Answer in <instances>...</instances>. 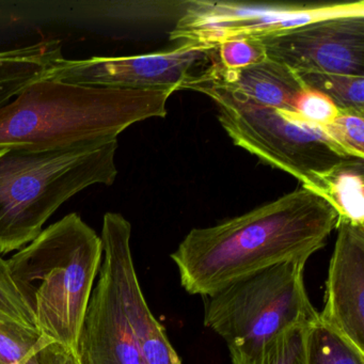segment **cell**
<instances>
[{
  "mask_svg": "<svg viewBox=\"0 0 364 364\" xmlns=\"http://www.w3.org/2000/svg\"><path fill=\"white\" fill-rule=\"evenodd\" d=\"M297 74L304 86L329 97L338 110L364 114V77L316 72Z\"/></svg>",
  "mask_w": 364,
  "mask_h": 364,
  "instance_id": "cell-17",
  "label": "cell"
},
{
  "mask_svg": "<svg viewBox=\"0 0 364 364\" xmlns=\"http://www.w3.org/2000/svg\"><path fill=\"white\" fill-rule=\"evenodd\" d=\"M294 110L302 120L318 127H327L340 112L329 97L308 87L298 95Z\"/></svg>",
  "mask_w": 364,
  "mask_h": 364,
  "instance_id": "cell-23",
  "label": "cell"
},
{
  "mask_svg": "<svg viewBox=\"0 0 364 364\" xmlns=\"http://www.w3.org/2000/svg\"><path fill=\"white\" fill-rule=\"evenodd\" d=\"M176 90H134L37 80L0 107V148L58 150L118 139L131 125L167 116Z\"/></svg>",
  "mask_w": 364,
  "mask_h": 364,
  "instance_id": "cell-2",
  "label": "cell"
},
{
  "mask_svg": "<svg viewBox=\"0 0 364 364\" xmlns=\"http://www.w3.org/2000/svg\"><path fill=\"white\" fill-rule=\"evenodd\" d=\"M364 159H353L326 178V200L338 218L364 225Z\"/></svg>",
  "mask_w": 364,
  "mask_h": 364,
  "instance_id": "cell-15",
  "label": "cell"
},
{
  "mask_svg": "<svg viewBox=\"0 0 364 364\" xmlns=\"http://www.w3.org/2000/svg\"><path fill=\"white\" fill-rule=\"evenodd\" d=\"M102 257L101 236L72 213L8 259L37 329L53 342L77 349Z\"/></svg>",
  "mask_w": 364,
  "mask_h": 364,
  "instance_id": "cell-3",
  "label": "cell"
},
{
  "mask_svg": "<svg viewBox=\"0 0 364 364\" xmlns=\"http://www.w3.org/2000/svg\"><path fill=\"white\" fill-rule=\"evenodd\" d=\"M50 343L39 330L0 317V364H25Z\"/></svg>",
  "mask_w": 364,
  "mask_h": 364,
  "instance_id": "cell-19",
  "label": "cell"
},
{
  "mask_svg": "<svg viewBox=\"0 0 364 364\" xmlns=\"http://www.w3.org/2000/svg\"><path fill=\"white\" fill-rule=\"evenodd\" d=\"M319 321L364 351V225L338 218Z\"/></svg>",
  "mask_w": 364,
  "mask_h": 364,
  "instance_id": "cell-11",
  "label": "cell"
},
{
  "mask_svg": "<svg viewBox=\"0 0 364 364\" xmlns=\"http://www.w3.org/2000/svg\"><path fill=\"white\" fill-rule=\"evenodd\" d=\"M217 48L183 43L173 50L127 57L60 58L43 78L105 88L183 90L216 60Z\"/></svg>",
  "mask_w": 364,
  "mask_h": 364,
  "instance_id": "cell-9",
  "label": "cell"
},
{
  "mask_svg": "<svg viewBox=\"0 0 364 364\" xmlns=\"http://www.w3.org/2000/svg\"><path fill=\"white\" fill-rule=\"evenodd\" d=\"M196 80L220 85L262 105L291 112H295L296 100L306 88L295 71L269 58L242 69L228 70L217 57Z\"/></svg>",
  "mask_w": 364,
  "mask_h": 364,
  "instance_id": "cell-12",
  "label": "cell"
},
{
  "mask_svg": "<svg viewBox=\"0 0 364 364\" xmlns=\"http://www.w3.org/2000/svg\"><path fill=\"white\" fill-rule=\"evenodd\" d=\"M131 236V223L122 215L104 216L103 257L76 349L82 364H144L120 279L121 247Z\"/></svg>",
  "mask_w": 364,
  "mask_h": 364,
  "instance_id": "cell-7",
  "label": "cell"
},
{
  "mask_svg": "<svg viewBox=\"0 0 364 364\" xmlns=\"http://www.w3.org/2000/svg\"><path fill=\"white\" fill-rule=\"evenodd\" d=\"M306 329L287 330L253 355L231 357L232 364H306Z\"/></svg>",
  "mask_w": 364,
  "mask_h": 364,
  "instance_id": "cell-18",
  "label": "cell"
},
{
  "mask_svg": "<svg viewBox=\"0 0 364 364\" xmlns=\"http://www.w3.org/2000/svg\"><path fill=\"white\" fill-rule=\"evenodd\" d=\"M214 101L218 120L235 146L285 173L326 199V178L353 159L323 127L295 112L262 105L220 85L195 80L186 87Z\"/></svg>",
  "mask_w": 364,
  "mask_h": 364,
  "instance_id": "cell-5",
  "label": "cell"
},
{
  "mask_svg": "<svg viewBox=\"0 0 364 364\" xmlns=\"http://www.w3.org/2000/svg\"><path fill=\"white\" fill-rule=\"evenodd\" d=\"M63 57L59 40H44L0 52V107L29 85L42 80L48 70Z\"/></svg>",
  "mask_w": 364,
  "mask_h": 364,
  "instance_id": "cell-14",
  "label": "cell"
},
{
  "mask_svg": "<svg viewBox=\"0 0 364 364\" xmlns=\"http://www.w3.org/2000/svg\"><path fill=\"white\" fill-rule=\"evenodd\" d=\"M42 350V349H41ZM40 350V351H41ZM40 351H38V353H33V355H31V357L27 359V361L25 362V364H41L40 363V358H39V353Z\"/></svg>",
  "mask_w": 364,
  "mask_h": 364,
  "instance_id": "cell-26",
  "label": "cell"
},
{
  "mask_svg": "<svg viewBox=\"0 0 364 364\" xmlns=\"http://www.w3.org/2000/svg\"><path fill=\"white\" fill-rule=\"evenodd\" d=\"M306 264H280L204 297V325L227 343L230 357L253 355L283 332L318 321L304 284Z\"/></svg>",
  "mask_w": 364,
  "mask_h": 364,
  "instance_id": "cell-6",
  "label": "cell"
},
{
  "mask_svg": "<svg viewBox=\"0 0 364 364\" xmlns=\"http://www.w3.org/2000/svg\"><path fill=\"white\" fill-rule=\"evenodd\" d=\"M118 139L58 150L0 148V255L21 250L68 200L93 185L114 184Z\"/></svg>",
  "mask_w": 364,
  "mask_h": 364,
  "instance_id": "cell-4",
  "label": "cell"
},
{
  "mask_svg": "<svg viewBox=\"0 0 364 364\" xmlns=\"http://www.w3.org/2000/svg\"><path fill=\"white\" fill-rule=\"evenodd\" d=\"M323 129L348 156L364 159V114L340 110Z\"/></svg>",
  "mask_w": 364,
  "mask_h": 364,
  "instance_id": "cell-21",
  "label": "cell"
},
{
  "mask_svg": "<svg viewBox=\"0 0 364 364\" xmlns=\"http://www.w3.org/2000/svg\"><path fill=\"white\" fill-rule=\"evenodd\" d=\"M121 285L144 364H181L165 328L155 318L144 299L135 268L123 270Z\"/></svg>",
  "mask_w": 364,
  "mask_h": 364,
  "instance_id": "cell-13",
  "label": "cell"
},
{
  "mask_svg": "<svg viewBox=\"0 0 364 364\" xmlns=\"http://www.w3.org/2000/svg\"><path fill=\"white\" fill-rule=\"evenodd\" d=\"M0 317L37 329L35 316L14 283L8 262L4 259L1 255H0Z\"/></svg>",
  "mask_w": 364,
  "mask_h": 364,
  "instance_id": "cell-22",
  "label": "cell"
},
{
  "mask_svg": "<svg viewBox=\"0 0 364 364\" xmlns=\"http://www.w3.org/2000/svg\"><path fill=\"white\" fill-rule=\"evenodd\" d=\"M338 223L327 200L301 187L246 214L191 230L171 259L185 291L208 297L267 268L306 263Z\"/></svg>",
  "mask_w": 364,
  "mask_h": 364,
  "instance_id": "cell-1",
  "label": "cell"
},
{
  "mask_svg": "<svg viewBox=\"0 0 364 364\" xmlns=\"http://www.w3.org/2000/svg\"><path fill=\"white\" fill-rule=\"evenodd\" d=\"M353 16H364L363 0L321 6L191 0L170 33V40L217 48L229 40L261 39L316 21Z\"/></svg>",
  "mask_w": 364,
  "mask_h": 364,
  "instance_id": "cell-8",
  "label": "cell"
},
{
  "mask_svg": "<svg viewBox=\"0 0 364 364\" xmlns=\"http://www.w3.org/2000/svg\"><path fill=\"white\" fill-rule=\"evenodd\" d=\"M266 56L296 73L364 77V16H340L261 38Z\"/></svg>",
  "mask_w": 364,
  "mask_h": 364,
  "instance_id": "cell-10",
  "label": "cell"
},
{
  "mask_svg": "<svg viewBox=\"0 0 364 364\" xmlns=\"http://www.w3.org/2000/svg\"><path fill=\"white\" fill-rule=\"evenodd\" d=\"M41 364H82L76 349L53 342L39 353Z\"/></svg>",
  "mask_w": 364,
  "mask_h": 364,
  "instance_id": "cell-25",
  "label": "cell"
},
{
  "mask_svg": "<svg viewBox=\"0 0 364 364\" xmlns=\"http://www.w3.org/2000/svg\"><path fill=\"white\" fill-rule=\"evenodd\" d=\"M220 65L225 69L238 70L267 58L263 46L257 39H235L217 46Z\"/></svg>",
  "mask_w": 364,
  "mask_h": 364,
  "instance_id": "cell-24",
  "label": "cell"
},
{
  "mask_svg": "<svg viewBox=\"0 0 364 364\" xmlns=\"http://www.w3.org/2000/svg\"><path fill=\"white\" fill-rule=\"evenodd\" d=\"M187 1H119L103 4V14L125 22H154L180 18Z\"/></svg>",
  "mask_w": 364,
  "mask_h": 364,
  "instance_id": "cell-20",
  "label": "cell"
},
{
  "mask_svg": "<svg viewBox=\"0 0 364 364\" xmlns=\"http://www.w3.org/2000/svg\"><path fill=\"white\" fill-rule=\"evenodd\" d=\"M306 364H364V351L318 319L306 329Z\"/></svg>",
  "mask_w": 364,
  "mask_h": 364,
  "instance_id": "cell-16",
  "label": "cell"
}]
</instances>
